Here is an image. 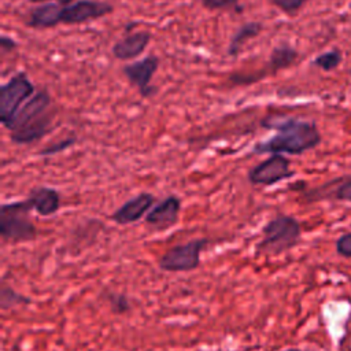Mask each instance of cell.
Listing matches in <instances>:
<instances>
[{"label": "cell", "instance_id": "cell-19", "mask_svg": "<svg viewBox=\"0 0 351 351\" xmlns=\"http://www.w3.org/2000/svg\"><path fill=\"white\" fill-rule=\"evenodd\" d=\"M30 303H32L30 298L18 293L14 288L7 285L4 281L1 282V288H0V308L1 310H8L15 306L30 304Z\"/></svg>", "mask_w": 351, "mask_h": 351}, {"label": "cell", "instance_id": "cell-15", "mask_svg": "<svg viewBox=\"0 0 351 351\" xmlns=\"http://www.w3.org/2000/svg\"><path fill=\"white\" fill-rule=\"evenodd\" d=\"M51 122H52V115L47 111L44 115L32 121L23 128L10 132V138L15 144H30L33 141L40 140L47 133H49Z\"/></svg>", "mask_w": 351, "mask_h": 351}, {"label": "cell", "instance_id": "cell-20", "mask_svg": "<svg viewBox=\"0 0 351 351\" xmlns=\"http://www.w3.org/2000/svg\"><path fill=\"white\" fill-rule=\"evenodd\" d=\"M341 60H343L341 52L339 49H330L318 55L313 60V64L322 69L324 71H332L341 63Z\"/></svg>", "mask_w": 351, "mask_h": 351}, {"label": "cell", "instance_id": "cell-23", "mask_svg": "<svg viewBox=\"0 0 351 351\" xmlns=\"http://www.w3.org/2000/svg\"><path fill=\"white\" fill-rule=\"evenodd\" d=\"M307 1L308 0H269V3H271L274 7L280 8L288 15L296 14Z\"/></svg>", "mask_w": 351, "mask_h": 351}, {"label": "cell", "instance_id": "cell-14", "mask_svg": "<svg viewBox=\"0 0 351 351\" xmlns=\"http://www.w3.org/2000/svg\"><path fill=\"white\" fill-rule=\"evenodd\" d=\"M26 199L29 200L32 208L43 217L53 215L60 207L59 192L49 186H38L32 189Z\"/></svg>", "mask_w": 351, "mask_h": 351}, {"label": "cell", "instance_id": "cell-22", "mask_svg": "<svg viewBox=\"0 0 351 351\" xmlns=\"http://www.w3.org/2000/svg\"><path fill=\"white\" fill-rule=\"evenodd\" d=\"M75 141H77L75 137H67V138H64V140H60V141L53 143V144H49V145H47L45 148L40 149V151H38V155H40V156H51V155L63 152V151H66L67 148H70L71 145H74Z\"/></svg>", "mask_w": 351, "mask_h": 351}, {"label": "cell", "instance_id": "cell-1", "mask_svg": "<svg viewBox=\"0 0 351 351\" xmlns=\"http://www.w3.org/2000/svg\"><path fill=\"white\" fill-rule=\"evenodd\" d=\"M262 126L274 129L277 133L265 141L254 145L252 152L262 154H289L300 155L315 148L322 137L314 122L300 121L296 118L269 117L262 121Z\"/></svg>", "mask_w": 351, "mask_h": 351}, {"label": "cell", "instance_id": "cell-24", "mask_svg": "<svg viewBox=\"0 0 351 351\" xmlns=\"http://www.w3.org/2000/svg\"><path fill=\"white\" fill-rule=\"evenodd\" d=\"M336 252L343 258H351V232L343 233L335 243Z\"/></svg>", "mask_w": 351, "mask_h": 351}, {"label": "cell", "instance_id": "cell-9", "mask_svg": "<svg viewBox=\"0 0 351 351\" xmlns=\"http://www.w3.org/2000/svg\"><path fill=\"white\" fill-rule=\"evenodd\" d=\"M181 211V199L176 195L165 197L152 206L145 215V225L154 232H165L177 225Z\"/></svg>", "mask_w": 351, "mask_h": 351}, {"label": "cell", "instance_id": "cell-2", "mask_svg": "<svg viewBox=\"0 0 351 351\" xmlns=\"http://www.w3.org/2000/svg\"><path fill=\"white\" fill-rule=\"evenodd\" d=\"M262 234L256 244V254L277 256L289 251L300 241L302 226L295 217L278 214L263 226Z\"/></svg>", "mask_w": 351, "mask_h": 351}, {"label": "cell", "instance_id": "cell-3", "mask_svg": "<svg viewBox=\"0 0 351 351\" xmlns=\"http://www.w3.org/2000/svg\"><path fill=\"white\" fill-rule=\"evenodd\" d=\"M32 210L33 208L27 199L1 203L0 236L4 241L16 244L32 241L37 237L38 230L29 218V213Z\"/></svg>", "mask_w": 351, "mask_h": 351}, {"label": "cell", "instance_id": "cell-5", "mask_svg": "<svg viewBox=\"0 0 351 351\" xmlns=\"http://www.w3.org/2000/svg\"><path fill=\"white\" fill-rule=\"evenodd\" d=\"M207 239H193L191 241L173 245L158 261L163 271H192L200 266V255L207 245Z\"/></svg>", "mask_w": 351, "mask_h": 351}, {"label": "cell", "instance_id": "cell-13", "mask_svg": "<svg viewBox=\"0 0 351 351\" xmlns=\"http://www.w3.org/2000/svg\"><path fill=\"white\" fill-rule=\"evenodd\" d=\"M149 41H151V34L148 32L132 33L114 44L112 55L121 60L134 59L145 51Z\"/></svg>", "mask_w": 351, "mask_h": 351}, {"label": "cell", "instance_id": "cell-28", "mask_svg": "<svg viewBox=\"0 0 351 351\" xmlns=\"http://www.w3.org/2000/svg\"><path fill=\"white\" fill-rule=\"evenodd\" d=\"M284 351H303V350H299V348H288V350H284Z\"/></svg>", "mask_w": 351, "mask_h": 351}, {"label": "cell", "instance_id": "cell-11", "mask_svg": "<svg viewBox=\"0 0 351 351\" xmlns=\"http://www.w3.org/2000/svg\"><path fill=\"white\" fill-rule=\"evenodd\" d=\"M156 199L149 192H140L134 197L126 200L111 215V221L118 225H129L140 221L152 208Z\"/></svg>", "mask_w": 351, "mask_h": 351}, {"label": "cell", "instance_id": "cell-6", "mask_svg": "<svg viewBox=\"0 0 351 351\" xmlns=\"http://www.w3.org/2000/svg\"><path fill=\"white\" fill-rule=\"evenodd\" d=\"M293 176L295 171L291 170V162L282 154H271L267 159L255 165L247 173L251 184L265 186H271Z\"/></svg>", "mask_w": 351, "mask_h": 351}, {"label": "cell", "instance_id": "cell-21", "mask_svg": "<svg viewBox=\"0 0 351 351\" xmlns=\"http://www.w3.org/2000/svg\"><path fill=\"white\" fill-rule=\"evenodd\" d=\"M107 300L110 303L111 311L115 314H125L126 311L130 310V302H129L128 296L123 293L110 292L107 296Z\"/></svg>", "mask_w": 351, "mask_h": 351}, {"label": "cell", "instance_id": "cell-25", "mask_svg": "<svg viewBox=\"0 0 351 351\" xmlns=\"http://www.w3.org/2000/svg\"><path fill=\"white\" fill-rule=\"evenodd\" d=\"M239 0H202V4L207 10H223L237 4Z\"/></svg>", "mask_w": 351, "mask_h": 351}, {"label": "cell", "instance_id": "cell-10", "mask_svg": "<svg viewBox=\"0 0 351 351\" xmlns=\"http://www.w3.org/2000/svg\"><path fill=\"white\" fill-rule=\"evenodd\" d=\"M304 203H317L322 200H336L351 203V176L329 180L315 188L302 193Z\"/></svg>", "mask_w": 351, "mask_h": 351}, {"label": "cell", "instance_id": "cell-7", "mask_svg": "<svg viewBox=\"0 0 351 351\" xmlns=\"http://www.w3.org/2000/svg\"><path fill=\"white\" fill-rule=\"evenodd\" d=\"M159 67V59L155 55H148L140 60L128 63L122 71L129 82L136 86L143 97H151L155 95V86H151L154 74Z\"/></svg>", "mask_w": 351, "mask_h": 351}, {"label": "cell", "instance_id": "cell-17", "mask_svg": "<svg viewBox=\"0 0 351 351\" xmlns=\"http://www.w3.org/2000/svg\"><path fill=\"white\" fill-rule=\"evenodd\" d=\"M262 30V23L256 22V21H250L243 23L240 27H237V30L233 33L230 41H229V47H228V55L229 56H236L241 47L244 45V43L250 38L256 37Z\"/></svg>", "mask_w": 351, "mask_h": 351}, {"label": "cell", "instance_id": "cell-18", "mask_svg": "<svg viewBox=\"0 0 351 351\" xmlns=\"http://www.w3.org/2000/svg\"><path fill=\"white\" fill-rule=\"evenodd\" d=\"M299 53L295 48H292L288 44H281L276 47L269 58V67L273 71H278L282 69H287L295 63Z\"/></svg>", "mask_w": 351, "mask_h": 351}, {"label": "cell", "instance_id": "cell-26", "mask_svg": "<svg viewBox=\"0 0 351 351\" xmlns=\"http://www.w3.org/2000/svg\"><path fill=\"white\" fill-rule=\"evenodd\" d=\"M0 47L3 51H12L18 47V43L15 40H12L11 37L3 34L1 38H0Z\"/></svg>", "mask_w": 351, "mask_h": 351}, {"label": "cell", "instance_id": "cell-4", "mask_svg": "<svg viewBox=\"0 0 351 351\" xmlns=\"http://www.w3.org/2000/svg\"><path fill=\"white\" fill-rule=\"evenodd\" d=\"M34 95V85L19 71L0 86V121L7 129L22 104Z\"/></svg>", "mask_w": 351, "mask_h": 351}, {"label": "cell", "instance_id": "cell-12", "mask_svg": "<svg viewBox=\"0 0 351 351\" xmlns=\"http://www.w3.org/2000/svg\"><path fill=\"white\" fill-rule=\"evenodd\" d=\"M49 106H51V95L48 93L47 89L34 92V95L32 97H29L22 104V107L18 110V112L12 118L11 123L8 125L7 130L14 132V130L23 128L25 125H27L32 121L44 115L48 111Z\"/></svg>", "mask_w": 351, "mask_h": 351}, {"label": "cell", "instance_id": "cell-8", "mask_svg": "<svg viewBox=\"0 0 351 351\" xmlns=\"http://www.w3.org/2000/svg\"><path fill=\"white\" fill-rule=\"evenodd\" d=\"M114 7L106 1L97 0H75L69 5L62 7V23L81 25L89 21L99 19L111 14Z\"/></svg>", "mask_w": 351, "mask_h": 351}, {"label": "cell", "instance_id": "cell-27", "mask_svg": "<svg viewBox=\"0 0 351 351\" xmlns=\"http://www.w3.org/2000/svg\"><path fill=\"white\" fill-rule=\"evenodd\" d=\"M30 3H47V1H53V3H58L60 5H69L71 3H74L75 0H29Z\"/></svg>", "mask_w": 351, "mask_h": 351}, {"label": "cell", "instance_id": "cell-16", "mask_svg": "<svg viewBox=\"0 0 351 351\" xmlns=\"http://www.w3.org/2000/svg\"><path fill=\"white\" fill-rule=\"evenodd\" d=\"M62 7L58 3H45L30 10L27 16V26L34 29H48L62 23Z\"/></svg>", "mask_w": 351, "mask_h": 351}]
</instances>
